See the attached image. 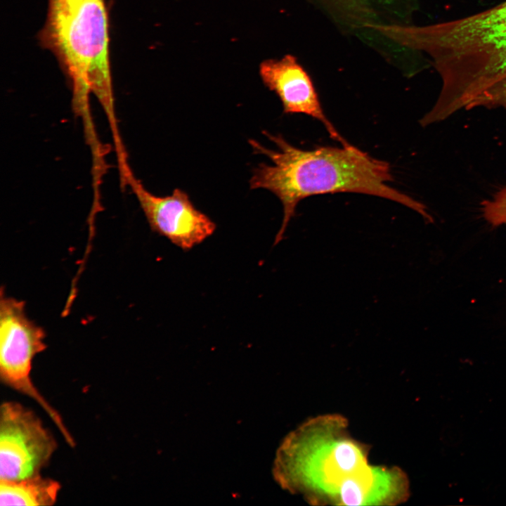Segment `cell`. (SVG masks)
I'll use <instances>...</instances> for the list:
<instances>
[{
    "instance_id": "obj_7",
    "label": "cell",
    "mask_w": 506,
    "mask_h": 506,
    "mask_svg": "<svg viewBox=\"0 0 506 506\" xmlns=\"http://www.w3.org/2000/svg\"><path fill=\"white\" fill-rule=\"evenodd\" d=\"M121 187L135 195L152 231L188 252L210 237L216 223L197 209L188 195L175 188L171 195H155L148 190L129 168L119 175Z\"/></svg>"
},
{
    "instance_id": "obj_1",
    "label": "cell",
    "mask_w": 506,
    "mask_h": 506,
    "mask_svg": "<svg viewBox=\"0 0 506 506\" xmlns=\"http://www.w3.org/2000/svg\"><path fill=\"white\" fill-rule=\"evenodd\" d=\"M339 413L311 417L278 448L273 474L292 494L316 506H387L398 476L395 466L369 464L370 446L353 437Z\"/></svg>"
},
{
    "instance_id": "obj_9",
    "label": "cell",
    "mask_w": 506,
    "mask_h": 506,
    "mask_svg": "<svg viewBox=\"0 0 506 506\" xmlns=\"http://www.w3.org/2000/svg\"><path fill=\"white\" fill-rule=\"evenodd\" d=\"M60 490V482L41 474L18 481H0V505H53Z\"/></svg>"
},
{
    "instance_id": "obj_12",
    "label": "cell",
    "mask_w": 506,
    "mask_h": 506,
    "mask_svg": "<svg viewBox=\"0 0 506 506\" xmlns=\"http://www.w3.org/2000/svg\"><path fill=\"white\" fill-rule=\"evenodd\" d=\"M77 0H50V8L65 7Z\"/></svg>"
},
{
    "instance_id": "obj_8",
    "label": "cell",
    "mask_w": 506,
    "mask_h": 506,
    "mask_svg": "<svg viewBox=\"0 0 506 506\" xmlns=\"http://www.w3.org/2000/svg\"><path fill=\"white\" fill-rule=\"evenodd\" d=\"M259 75L265 86L280 98L285 114H304L320 122L332 138L342 146L351 144L325 114L311 77L292 55L264 60Z\"/></svg>"
},
{
    "instance_id": "obj_2",
    "label": "cell",
    "mask_w": 506,
    "mask_h": 506,
    "mask_svg": "<svg viewBox=\"0 0 506 506\" xmlns=\"http://www.w3.org/2000/svg\"><path fill=\"white\" fill-rule=\"evenodd\" d=\"M386 34L401 48L427 56L441 80L427 113L445 120L506 77V1L465 17L429 25H391Z\"/></svg>"
},
{
    "instance_id": "obj_4",
    "label": "cell",
    "mask_w": 506,
    "mask_h": 506,
    "mask_svg": "<svg viewBox=\"0 0 506 506\" xmlns=\"http://www.w3.org/2000/svg\"><path fill=\"white\" fill-rule=\"evenodd\" d=\"M48 32L72 81V108L82 122L85 138L98 136L89 102L93 94L106 115L112 140L120 141L104 0H77L65 7L50 9Z\"/></svg>"
},
{
    "instance_id": "obj_10",
    "label": "cell",
    "mask_w": 506,
    "mask_h": 506,
    "mask_svg": "<svg viewBox=\"0 0 506 506\" xmlns=\"http://www.w3.org/2000/svg\"><path fill=\"white\" fill-rule=\"evenodd\" d=\"M481 211L484 219L492 226L506 224V187L484 201Z\"/></svg>"
},
{
    "instance_id": "obj_5",
    "label": "cell",
    "mask_w": 506,
    "mask_h": 506,
    "mask_svg": "<svg viewBox=\"0 0 506 506\" xmlns=\"http://www.w3.org/2000/svg\"><path fill=\"white\" fill-rule=\"evenodd\" d=\"M46 332L25 312V302L7 296L4 287L0 295V379L9 388L34 401L51 418L70 447L74 437L62 416L39 392L31 378L33 361L45 351Z\"/></svg>"
},
{
    "instance_id": "obj_6",
    "label": "cell",
    "mask_w": 506,
    "mask_h": 506,
    "mask_svg": "<svg viewBox=\"0 0 506 506\" xmlns=\"http://www.w3.org/2000/svg\"><path fill=\"white\" fill-rule=\"evenodd\" d=\"M58 448L53 434L32 410L16 401L0 407V481L41 474Z\"/></svg>"
},
{
    "instance_id": "obj_3",
    "label": "cell",
    "mask_w": 506,
    "mask_h": 506,
    "mask_svg": "<svg viewBox=\"0 0 506 506\" xmlns=\"http://www.w3.org/2000/svg\"><path fill=\"white\" fill-rule=\"evenodd\" d=\"M263 134L277 145L278 150L249 140L255 153L267 156L273 163H261L253 169L249 187L271 191L283 205V221L274 245L283 239L299 202L317 195L354 193L375 195L401 204L427 222L432 221L424 205L389 186L393 177L388 162L351 145L306 150L292 145L281 135L266 131Z\"/></svg>"
},
{
    "instance_id": "obj_11",
    "label": "cell",
    "mask_w": 506,
    "mask_h": 506,
    "mask_svg": "<svg viewBox=\"0 0 506 506\" xmlns=\"http://www.w3.org/2000/svg\"><path fill=\"white\" fill-rule=\"evenodd\" d=\"M476 103L479 107L506 109V77L484 91Z\"/></svg>"
}]
</instances>
